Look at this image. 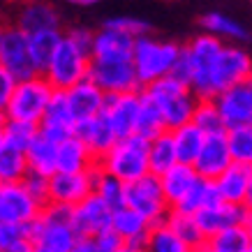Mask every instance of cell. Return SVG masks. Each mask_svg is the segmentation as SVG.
Instances as JSON below:
<instances>
[{
	"mask_svg": "<svg viewBox=\"0 0 252 252\" xmlns=\"http://www.w3.org/2000/svg\"><path fill=\"white\" fill-rule=\"evenodd\" d=\"M72 208L49 201L42 206L37 220L31 222L35 252H74L79 234L72 222Z\"/></svg>",
	"mask_w": 252,
	"mask_h": 252,
	"instance_id": "cell-1",
	"label": "cell"
},
{
	"mask_svg": "<svg viewBox=\"0 0 252 252\" xmlns=\"http://www.w3.org/2000/svg\"><path fill=\"white\" fill-rule=\"evenodd\" d=\"M144 91L160 107L162 116H164V123H167V130H174V127L185 125V123H190L194 118V111H197V104H199L197 93L192 91V86L178 81L171 74L144 86Z\"/></svg>",
	"mask_w": 252,
	"mask_h": 252,
	"instance_id": "cell-2",
	"label": "cell"
},
{
	"mask_svg": "<svg viewBox=\"0 0 252 252\" xmlns=\"http://www.w3.org/2000/svg\"><path fill=\"white\" fill-rule=\"evenodd\" d=\"M148 144H151V139L141 137V134L121 137L107 151V155L99 158L97 164L109 174L118 176L125 183H132V181H137V178L151 171Z\"/></svg>",
	"mask_w": 252,
	"mask_h": 252,
	"instance_id": "cell-3",
	"label": "cell"
},
{
	"mask_svg": "<svg viewBox=\"0 0 252 252\" xmlns=\"http://www.w3.org/2000/svg\"><path fill=\"white\" fill-rule=\"evenodd\" d=\"M54 93L56 88L44 74H32L28 79H21L12 97L7 99V104L2 107V118H16V121H28L39 125Z\"/></svg>",
	"mask_w": 252,
	"mask_h": 252,
	"instance_id": "cell-4",
	"label": "cell"
},
{
	"mask_svg": "<svg viewBox=\"0 0 252 252\" xmlns=\"http://www.w3.org/2000/svg\"><path fill=\"white\" fill-rule=\"evenodd\" d=\"M183 46L144 35L134 42V67L141 86H148L174 72Z\"/></svg>",
	"mask_w": 252,
	"mask_h": 252,
	"instance_id": "cell-5",
	"label": "cell"
},
{
	"mask_svg": "<svg viewBox=\"0 0 252 252\" xmlns=\"http://www.w3.org/2000/svg\"><path fill=\"white\" fill-rule=\"evenodd\" d=\"M88 79L104 93H125L144 88L134 67V54H93Z\"/></svg>",
	"mask_w": 252,
	"mask_h": 252,
	"instance_id": "cell-6",
	"label": "cell"
},
{
	"mask_svg": "<svg viewBox=\"0 0 252 252\" xmlns=\"http://www.w3.org/2000/svg\"><path fill=\"white\" fill-rule=\"evenodd\" d=\"M222 49H224V39L206 31L185 44V51L190 56L192 67H194V77H192L190 86L199 99H215V95H218L213 86V69Z\"/></svg>",
	"mask_w": 252,
	"mask_h": 252,
	"instance_id": "cell-7",
	"label": "cell"
},
{
	"mask_svg": "<svg viewBox=\"0 0 252 252\" xmlns=\"http://www.w3.org/2000/svg\"><path fill=\"white\" fill-rule=\"evenodd\" d=\"M91 51H86L74 42L72 37L63 35V42L58 51L54 54L49 67H46L44 77L51 81L54 88L58 91H67L74 84L88 79V69H91Z\"/></svg>",
	"mask_w": 252,
	"mask_h": 252,
	"instance_id": "cell-8",
	"label": "cell"
},
{
	"mask_svg": "<svg viewBox=\"0 0 252 252\" xmlns=\"http://www.w3.org/2000/svg\"><path fill=\"white\" fill-rule=\"evenodd\" d=\"M127 206L137 208L144 218L151 220V224L167 220L169 211H171V204L167 201V194H164L160 176L148 171L146 176L127 183Z\"/></svg>",
	"mask_w": 252,
	"mask_h": 252,
	"instance_id": "cell-9",
	"label": "cell"
},
{
	"mask_svg": "<svg viewBox=\"0 0 252 252\" xmlns=\"http://www.w3.org/2000/svg\"><path fill=\"white\" fill-rule=\"evenodd\" d=\"M0 69L12 72L19 81L39 74L31 56V37L16 23L0 31Z\"/></svg>",
	"mask_w": 252,
	"mask_h": 252,
	"instance_id": "cell-10",
	"label": "cell"
},
{
	"mask_svg": "<svg viewBox=\"0 0 252 252\" xmlns=\"http://www.w3.org/2000/svg\"><path fill=\"white\" fill-rule=\"evenodd\" d=\"M42 213V204L26 190L23 181L0 183V222L31 224Z\"/></svg>",
	"mask_w": 252,
	"mask_h": 252,
	"instance_id": "cell-11",
	"label": "cell"
},
{
	"mask_svg": "<svg viewBox=\"0 0 252 252\" xmlns=\"http://www.w3.org/2000/svg\"><path fill=\"white\" fill-rule=\"evenodd\" d=\"M139 111H141V88L125 93H107V102H104L102 114L109 118L118 139L137 134Z\"/></svg>",
	"mask_w": 252,
	"mask_h": 252,
	"instance_id": "cell-12",
	"label": "cell"
},
{
	"mask_svg": "<svg viewBox=\"0 0 252 252\" xmlns=\"http://www.w3.org/2000/svg\"><path fill=\"white\" fill-rule=\"evenodd\" d=\"M218 109L222 114L224 127H236V125H252V81H238V84L224 88L215 97Z\"/></svg>",
	"mask_w": 252,
	"mask_h": 252,
	"instance_id": "cell-13",
	"label": "cell"
},
{
	"mask_svg": "<svg viewBox=\"0 0 252 252\" xmlns=\"http://www.w3.org/2000/svg\"><path fill=\"white\" fill-rule=\"evenodd\" d=\"M250 77H252L250 54L236 44H224V49H222V54L213 69L215 93L220 95L224 88H229V86L238 84V81H245V79H250ZM218 95H215V97H218Z\"/></svg>",
	"mask_w": 252,
	"mask_h": 252,
	"instance_id": "cell-14",
	"label": "cell"
},
{
	"mask_svg": "<svg viewBox=\"0 0 252 252\" xmlns=\"http://www.w3.org/2000/svg\"><path fill=\"white\" fill-rule=\"evenodd\" d=\"M93 192H95L93 169H88V171H56V174H51L49 201L65 204V206H77Z\"/></svg>",
	"mask_w": 252,
	"mask_h": 252,
	"instance_id": "cell-15",
	"label": "cell"
},
{
	"mask_svg": "<svg viewBox=\"0 0 252 252\" xmlns=\"http://www.w3.org/2000/svg\"><path fill=\"white\" fill-rule=\"evenodd\" d=\"M111 220H114V208L95 192L72 208V222L79 236H97L111 227Z\"/></svg>",
	"mask_w": 252,
	"mask_h": 252,
	"instance_id": "cell-16",
	"label": "cell"
},
{
	"mask_svg": "<svg viewBox=\"0 0 252 252\" xmlns=\"http://www.w3.org/2000/svg\"><path fill=\"white\" fill-rule=\"evenodd\" d=\"M114 227L123 238H125V252H144L148 250V236H151V220L144 218L137 208L132 206H121L114 211Z\"/></svg>",
	"mask_w": 252,
	"mask_h": 252,
	"instance_id": "cell-17",
	"label": "cell"
},
{
	"mask_svg": "<svg viewBox=\"0 0 252 252\" xmlns=\"http://www.w3.org/2000/svg\"><path fill=\"white\" fill-rule=\"evenodd\" d=\"M231 162H234V158H231V148H229V139H227V130H222V132L206 134L204 148H201L199 158L194 160V169L199 171V176L215 181V178H218L224 169L229 167Z\"/></svg>",
	"mask_w": 252,
	"mask_h": 252,
	"instance_id": "cell-18",
	"label": "cell"
},
{
	"mask_svg": "<svg viewBox=\"0 0 252 252\" xmlns=\"http://www.w3.org/2000/svg\"><path fill=\"white\" fill-rule=\"evenodd\" d=\"M39 132L46 134L49 139H54V141H63V139H67L69 134L77 132V121H74V114L69 109L65 91L56 88L54 97H51L44 111V118L39 121Z\"/></svg>",
	"mask_w": 252,
	"mask_h": 252,
	"instance_id": "cell-19",
	"label": "cell"
},
{
	"mask_svg": "<svg viewBox=\"0 0 252 252\" xmlns=\"http://www.w3.org/2000/svg\"><path fill=\"white\" fill-rule=\"evenodd\" d=\"M67 102H69V109L74 114V121L84 123L93 116H97L104 111V102H107V93L102 91L95 81L91 79H84L74 84L72 88H67Z\"/></svg>",
	"mask_w": 252,
	"mask_h": 252,
	"instance_id": "cell-20",
	"label": "cell"
},
{
	"mask_svg": "<svg viewBox=\"0 0 252 252\" xmlns=\"http://www.w3.org/2000/svg\"><path fill=\"white\" fill-rule=\"evenodd\" d=\"M14 23L21 31L32 35V32L61 28V16H58L54 5L46 2V0H26L16 12Z\"/></svg>",
	"mask_w": 252,
	"mask_h": 252,
	"instance_id": "cell-21",
	"label": "cell"
},
{
	"mask_svg": "<svg viewBox=\"0 0 252 252\" xmlns=\"http://www.w3.org/2000/svg\"><path fill=\"white\" fill-rule=\"evenodd\" d=\"M197 220L206 236H213L215 231L231 227V224H243L248 218V208L243 204H231V201H220L215 206L197 211Z\"/></svg>",
	"mask_w": 252,
	"mask_h": 252,
	"instance_id": "cell-22",
	"label": "cell"
},
{
	"mask_svg": "<svg viewBox=\"0 0 252 252\" xmlns=\"http://www.w3.org/2000/svg\"><path fill=\"white\" fill-rule=\"evenodd\" d=\"M252 181V164L243 162H231L218 178H215V188L220 192L222 201H231V204H243L248 188Z\"/></svg>",
	"mask_w": 252,
	"mask_h": 252,
	"instance_id": "cell-23",
	"label": "cell"
},
{
	"mask_svg": "<svg viewBox=\"0 0 252 252\" xmlns=\"http://www.w3.org/2000/svg\"><path fill=\"white\" fill-rule=\"evenodd\" d=\"M77 134L88 144V148L93 151V155L97 160L102 155H107L109 148L118 141V134H116V130L111 127V123H109V118L104 114H97L88 118V121L79 123Z\"/></svg>",
	"mask_w": 252,
	"mask_h": 252,
	"instance_id": "cell-24",
	"label": "cell"
},
{
	"mask_svg": "<svg viewBox=\"0 0 252 252\" xmlns=\"http://www.w3.org/2000/svg\"><path fill=\"white\" fill-rule=\"evenodd\" d=\"M95 164L97 158L77 132L58 141V171H88Z\"/></svg>",
	"mask_w": 252,
	"mask_h": 252,
	"instance_id": "cell-25",
	"label": "cell"
},
{
	"mask_svg": "<svg viewBox=\"0 0 252 252\" xmlns=\"http://www.w3.org/2000/svg\"><path fill=\"white\" fill-rule=\"evenodd\" d=\"M199 171L194 169V164H188V162H176L174 167L164 171L160 176L162 188H164V194H167V201L171 204V208H176L183 197L192 190V185L197 183Z\"/></svg>",
	"mask_w": 252,
	"mask_h": 252,
	"instance_id": "cell-26",
	"label": "cell"
},
{
	"mask_svg": "<svg viewBox=\"0 0 252 252\" xmlns=\"http://www.w3.org/2000/svg\"><path fill=\"white\" fill-rule=\"evenodd\" d=\"M26 158H28L31 171L46 174V176L56 174L58 171V141L37 132V137L32 139V144L26 151Z\"/></svg>",
	"mask_w": 252,
	"mask_h": 252,
	"instance_id": "cell-27",
	"label": "cell"
},
{
	"mask_svg": "<svg viewBox=\"0 0 252 252\" xmlns=\"http://www.w3.org/2000/svg\"><path fill=\"white\" fill-rule=\"evenodd\" d=\"M167 224L181 236V241L190 248V252L204 250L208 236L204 234V229H201V224H199L194 213H188V211H181V208H171L167 215Z\"/></svg>",
	"mask_w": 252,
	"mask_h": 252,
	"instance_id": "cell-28",
	"label": "cell"
},
{
	"mask_svg": "<svg viewBox=\"0 0 252 252\" xmlns=\"http://www.w3.org/2000/svg\"><path fill=\"white\" fill-rule=\"evenodd\" d=\"M171 137H174L176 144V153H178V160L188 162V164H194V160L199 158L201 148H204V141H206V132L199 127L194 121L185 123V125H178L171 130Z\"/></svg>",
	"mask_w": 252,
	"mask_h": 252,
	"instance_id": "cell-29",
	"label": "cell"
},
{
	"mask_svg": "<svg viewBox=\"0 0 252 252\" xmlns=\"http://www.w3.org/2000/svg\"><path fill=\"white\" fill-rule=\"evenodd\" d=\"M252 238L245 229V224H231L224 229L215 231L206 238L204 250L206 252H250Z\"/></svg>",
	"mask_w": 252,
	"mask_h": 252,
	"instance_id": "cell-30",
	"label": "cell"
},
{
	"mask_svg": "<svg viewBox=\"0 0 252 252\" xmlns=\"http://www.w3.org/2000/svg\"><path fill=\"white\" fill-rule=\"evenodd\" d=\"M28 37H31V56H32V63H35V69L39 74H44L54 54L58 51V46L63 42V32L61 28H51V31L32 32Z\"/></svg>",
	"mask_w": 252,
	"mask_h": 252,
	"instance_id": "cell-31",
	"label": "cell"
},
{
	"mask_svg": "<svg viewBox=\"0 0 252 252\" xmlns=\"http://www.w3.org/2000/svg\"><path fill=\"white\" fill-rule=\"evenodd\" d=\"M93 176H95V194H99L114 211L127 204V183L125 181L104 171L99 164L93 167Z\"/></svg>",
	"mask_w": 252,
	"mask_h": 252,
	"instance_id": "cell-32",
	"label": "cell"
},
{
	"mask_svg": "<svg viewBox=\"0 0 252 252\" xmlns=\"http://www.w3.org/2000/svg\"><path fill=\"white\" fill-rule=\"evenodd\" d=\"M148 162H151V171L158 176H162L164 171L174 167L178 160V153H176V144L174 137H171V130L162 132L155 139H151L148 144Z\"/></svg>",
	"mask_w": 252,
	"mask_h": 252,
	"instance_id": "cell-33",
	"label": "cell"
},
{
	"mask_svg": "<svg viewBox=\"0 0 252 252\" xmlns=\"http://www.w3.org/2000/svg\"><path fill=\"white\" fill-rule=\"evenodd\" d=\"M201 28L206 32H213L224 42H245L250 37V32L245 31L243 26L231 19L227 14H220V12H208V14L201 16Z\"/></svg>",
	"mask_w": 252,
	"mask_h": 252,
	"instance_id": "cell-34",
	"label": "cell"
},
{
	"mask_svg": "<svg viewBox=\"0 0 252 252\" xmlns=\"http://www.w3.org/2000/svg\"><path fill=\"white\" fill-rule=\"evenodd\" d=\"M37 132H39V125H35V123L16 121V118H2V125H0V144L28 151V146L32 144V139L37 137Z\"/></svg>",
	"mask_w": 252,
	"mask_h": 252,
	"instance_id": "cell-35",
	"label": "cell"
},
{
	"mask_svg": "<svg viewBox=\"0 0 252 252\" xmlns=\"http://www.w3.org/2000/svg\"><path fill=\"white\" fill-rule=\"evenodd\" d=\"M167 132V123L162 116L160 107L155 104V99L141 88V111H139V125H137V134L146 139H155L158 134Z\"/></svg>",
	"mask_w": 252,
	"mask_h": 252,
	"instance_id": "cell-36",
	"label": "cell"
},
{
	"mask_svg": "<svg viewBox=\"0 0 252 252\" xmlns=\"http://www.w3.org/2000/svg\"><path fill=\"white\" fill-rule=\"evenodd\" d=\"M0 250L2 252H35L31 224L0 222Z\"/></svg>",
	"mask_w": 252,
	"mask_h": 252,
	"instance_id": "cell-37",
	"label": "cell"
},
{
	"mask_svg": "<svg viewBox=\"0 0 252 252\" xmlns=\"http://www.w3.org/2000/svg\"><path fill=\"white\" fill-rule=\"evenodd\" d=\"M28 171H31V167H28L26 151L0 144V183L23 181Z\"/></svg>",
	"mask_w": 252,
	"mask_h": 252,
	"instance_id": "cell-38",
	"label": "cell"
},
{
	"mask_svg": "<svg viewBox=\"0 0 252 252\" xmlns=\"http://www.w3.org/2000/svg\"><path fill=\"white\" fill-rule=\"evenodd\" d=\"M148 250L151 252H190V248L169 227L167 220H162V222H155L153 227H151Z\"/></svg>",
	"mask_w": 252,
	"mask_h": 252,
	"instance_id": "cell-39",
	"label": "cell"
},
{
	"mask_svg": "<svg viewBox=\"0 0 252 252\" xmlns=\"http://www.w3.org/2000/svg\"><path fill=\"white\" fill-rule=\"evenodd\" d=\"M227 139H229V148H231L234 162L252 164V125L229 127V130H227Z\"/></svg>",
	"mask_w": 252,
	"mask_h": 252,
	"instance_id": "cell-40",
	"label": "cell"
},
{
	"mask_svg": "<svg viewBox=\"0 0 252 252\" xmlns=\"http://www.w3.org/2000/svg\"><path fill=\"white\" fill-rule=\"evenodd\" d=\"M192 121L197 123L206 134H213V132H222L227 130L224 127V121H222V114L218 109V102L215 99H199L197 111H194V118Z\"/></svg>",
	"mask_w": 252,
	"mask_h": 252,
	"instance_id": "cell-41",
	"label": "cell"
},
{
	"mask_svg": "<svg viewBox=\"0 0 252 252\" xmlns=\"http://www.w3.org/2000/svg\"><path fill=\"white\" fill-rule=\"evenodd\" d=\"M104 26H111V28L125 32V35H130V37H134V39L144 37V35L151 32V26H148L144 19H137V16H114V19L104 21Z\"/></svg>",
	"mask_w": 252,
	"mask_h": 252,
	"instance_id": "cell-42",
	"label": "cell"
},
{
	"mask_svg": "<svg viewBox=\"0 0 252 252\" xmlns=\"http://www.w3.org/2000/svg\"><path fill=\"white\" fill-rule=\"evenodd\" d=\"M23 185H26V190L31 192L42 206L49 204V194H51V176L37 174V171H28L26 178H23Z\"/></svg>",
	"mask_w": 252,
	"mask_h": 252,
	"instance_id": "cell-43",
	"label": "cell"
},
{
	"mask_svg": "<svg viewBox=\"0 0 252 252\" xmlns=\"http://www.w3.org/2000/svg\"><path fill=\"white\" fill-rule=\"evenodd\" d=\"M95 241H97V252H125V238L114 227H109L102 234H97Z\"/></svg>",
	"mask_w": 252,
	"mask_h": 252,
	"instance_id": "cell-44",
	"label": "cell"
},
{
	"mask_svg": "<svg viewBox=\"0 0 252 252\" xmlns=\"http://www.w3.org/2000/svg\"><path fill=\"white\" fill-rule=\"evenodd\" d=\"M171 77H176L178 81H183V84H188V86L192 84L194 67H192V61H190V56H188V51H185V46H183V51H181V58L176 63L174 72H171Z\"/></svg>",
	"mask_w": 252,
	"mask_h": 252,
	"instance_id": "cell-45",
	"label": "cell"
},
{
	"mask_svg": "<svg viewBox=\"0 0 252 252\" xmlns=\"http://www.w3.org/2000/svg\"><path fill=\"white\" fill-rule=\"evenodd\" d=\"M16 84H19V79L7 72V69H0V109L7 104V99L12 97V93H14Z\"/></svg>",
	"mask_w": 252,
	"mask_h": 252,
	"instance_id": "cell-46",
	"label": "cell"
},
{
	"mask_svg": "<svg viewBox=\"0 0 252 252\" xmlns=\"http://www.w3.org/2000/svg\"><path fill=\"white\" fill-rule=\"evenodd\" d=\"M74 252H97V241H95V236H79L77 250Z\"/></svg>",
	"mask_w": 252,
	"mask_h": 252,
	"instance_id": "cell-47",
	"label": "cell"
},
{
	"mask_svg": "<svg viewBox=\"0 0 252 252\" xmlns=\"http://www.w3.org/2000/svg\"><path fill=\"white\" fill-rule=\"evenodd\" d=\"M67 2L77 5V7H91V5H97V2H102V0H67Z\"/></svg>",
	"mask_w": 252,
	"mask_h": 252,
	"instance_id": "cell-48",
	"label": "cell"
},
{
	"mask_svg": "<svg viewBox=\"0 0 252 252\" xmlns=\"http://www.w3.org/2000/svg\"><path fill=\"white\" fill-rule=\"evenodd\" d=\"M243 206L248 208V211H252V181H250V188H248V194H245V201Z\"/></svg>",
	"mask_w": 252,
	"mask_h": 252,
	"instance_id": "cell-49",
	"label": "cell"
},
{
	"mask_svg": "<svg viewBox=\"0 0 252 252\" xmlns=\"http://www.w3.org/2000/svg\"><path fill=\"white\" fill-rule=\"evenodd\" d=\"M245 229H248V234H250V238H252V211H248V218H245Z\"/></svg>",
	"mask_w": 252,
	"mask_h": 252,
	"instance_id": "cell-50",
	"label": "cell"
},
{
	"mask_svg": "<svg viewBox=\"0 0 252 252\" xmlns=\"http://www.w3.org/2000/svg\"><path fill=\"white\" fill-rule=\"evenodd\" d=\"M250 81H252V77H250Z\"/></svg>",
	"mask_w": 252,
	"mask_h": 252,
	"instance_id": "cell-51",
	"label": "cell"
}]
</instances>
